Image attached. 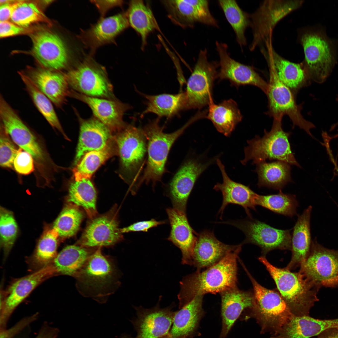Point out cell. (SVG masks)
Masks as SVG:
<instances>
[{
  "label": "cell",
  "instance_id": "14",
  "mask_svg": "<svg viewBox=\"0 0 338 338\" xmlns=\"http://www.w3.org/2000/svg\"><path fill=\"white\" fill-rule=\"evenodd\" d=\"M300 266L299 272L318 287L338 275V251L313 242L308 255Z\"/></svg>",
  "mask_w": 338,
  "mask_h": 338
},
{
  "label": "cell",
  "instance_id": "15",
  "mask_svg": "<svg viewBox=\"0 0 338 338\" xmlns=\"http://www.w3.org/2000/svg\"><path fill=\"white\" fill-rule=\"evenodd\" d=\"M0 116L1 124L13 141L37 161H43L44 154L35 137L2 95L0 97Z\"/></svg>",
  "mask_w": 338,
  "mask_h": 338
},
{
  "label": "cell",
  "instance_id": "12",
  "mask_svg": "<svg viewBox=\"0 0 338 338\" xmlns=\"http://www.w3.org/2000/svg\"><path fill=\"white\" fill-rule=\"evenodd\" d=\"M249 219L223 222L233 226L245 235L242 244L252 243L259 247L265 254L275 249L291 250V229L274 228L264 222Z\"/></svg>",
  "mask_w": 338,
  "mask_h": 338
},
{
  "label": "cell",
  "instance_id": "48",
  "mask_svg": "<svg viewBox=\"0 0 338 338\" xmlns=\"http://www.w3.org/2000/svg\"><path fill=\"white\" fill-rule=\"evenodd\" d=\"M1 130L0 165L3 167L12 168L18 150L5 135L6 132L1 124Z\"/></svg>",
  "mask_w": 338,
  "mask_h": 338
},
{
  "label": "cell",
  "instance_id": "13",
  "mask_svg": "<svg viewBox=\"0 0 338 338\" xmlns=\"http://www.w3.org/2000/svg\"><path fill=\"white\" fill-rule=\"evenodd\" d=\"M57 274L56 270L52 263L13 282L9 287L5 298L0 303L1 330L4 329L15 309L31 292L41 283Z\"/></svg>",
  "mask_w": 338,
  "mask_h": 338
},
{
  "label": "cell",
  "instance_id": "18",
  "mask_svg": "<svg viewBox=\"0 0 338 338\" xmlns=\"http://www.w3.org/2000/svg\"><path fill=\"white\" fill-rule=\"evenodd\" d=\"M137 317L133 323L137 332L134 338H167L172 324L175 311L159 305L151 309L137 308Z\"/></svg>",
  "mask_w": 338,
  "mask_h": 338
},
{
  "label": "cell",
  "instance_id": "8",
  "mask_svg": "<svg viewBox=\"0 0 338 338\" xmlns=\"http://www.w3.org/2000/svg\"><path fill=\"white\" fill-rule=\"evenodd\" d=\"M240 264L253 287L254 302L249 310L251 316L256 319L263 332L276 333L294 315L279 293L260 285L251 276L243 262Z\"/></svg>",
  "mask_w": 338,
  "mask_h": 338
},
{
  "label": "cell",
  "instance_id": "27",
  "mask_svg": "<svg viewBox=\"0 0 338 338\" xmlns=\"http://www.w3.org/2000/svg\"><path fill=\"white\" fill-rule=\"evenodd\" d=\"M221 299L222 327L220 338H225L233 324L245 309L250 310L254 302L253 293L238 287L220 293Z\"/></svg>",
  "mask_w": 338,
  "mask_h": 338
},
{
  "label": "cell",
  "instance_id": "7",
  "mask_svg": "<svg viewBox=\"0 0 338 338\" xmlns=\"http://www.w3.org/2000/svg\"><path fill=\"white\" fill-rule=\"evenodd\" d=\"M115 138L121 176L135 193L147 151L146 138L142 129L127 124L117 132Z\"/></svg>",
  "mask_w": 338,
  "mask_h": 338
},
{
  "label": "cell",
  "instance_id": "49",
  "mask_svg": "<svg viewBox=\"0 0 338 338\" xmlns=\"http://www.w3.org/2000/svg\"><path fill=\"white\" fill-rule=\"evenodd\" d=\"M20 148L14 159L13 167L16 171L22 175H28L34 170L32 156L27 152Z\"/></svg>",
  "mask_w": 338,
  "mask_h": 338
},
{
  "label": "cell",
  "instance_id": "19",
  "mask_svg": "<svg viewBox=\"0 0 338 338\" xmlns=\"http://www.w3.org/2000/svg\"><path fill=\"white\" fill-rule=\"evenodd\" d=\"M122 238L115 214L110 212L91 220L77 244L89 248L108 247Z\"/></svg>",
  "mask_w": 338,
  "mask_h": 338
},
{
  "label": "cell",
  "instance_id": "54",
  "mask_svg": "<svg viewBox=\"0 0 338 338\" xmlns=\"http://www.w3.org/2000/svg\"><path fill=\"white\" fill-rule=\"evenodd\" d=\"M92 2L102 15L105 14L108 10L112 7L121 5L123 3V1L120 0H95Z\"/></svg>",
  "mask_w": 338,
  "mask_h": 338
},
{
  "label": "cell",
  "instance_id": "44",
  "mask_svg": "<svg viewBox=\"0 0 338 338\" xmlns=\"http://www.w3.org/2000/svg\"><path fill=\"white\" fill-rule=\"evenodd\" d=\"M59 237L57 233L53 228L45 232L31 258L32 264L34 267L41 269L52 263L57 254Z\"/></svg>",
  "mask_w": 338,
  "mask_h": 338
},
{
  "label": "cell",
  "instance_id": "43",
  "mask_svg": "<svg viewBox=\"0 0 338 338\" xmlns=\"http://www.w3.org/2000/svg\"><path fill=\"white\" fill-rule=\"evenodd\" d=\"M218 3L235 33L237 43L241 46L245 45L244 33L249 24L247 15L235 0H220Z\"/></svg>",
  "mask_w": 338,
  "mask_h": 338
},
{
  "label": "cell",
  "instance_id": "40",
  "mask_svg": "<svg viewBox=\"0 0 338 338\" xmlns=\"http://www.w3.org/2000/svg\"><path fill=\"white\" fill-rule=\"evenodd\" d=\"M68 201L82 207L90 218L96 213V192L90 179L75 181L70 185Z\"/></svg>",
  "mask_w": 338,
  "mask_h": 338
},
{
  "label": "cell",
  "instance_id": "22",
  "mask_svg": "<svg viewBox=\"0 0 338 338\" xmlns=\"http://www.w3.org/2000/svg\"><path fill=\"white\" fill-rule=\"evenodd\" d=\"M24 73L57 107H60L70 90L65 73L45 68H30Z\"/></svg>",
  "mask_w": 338,
  "mask_h": 338
},
{
  "label": "cell",
  "instance_id": "55",
  "mask_svg": "<svg viewBox=\"0 0 338 338\" xmlns=\"http://www.w3.org/2000/svg\"><path fill=\"white\" fill-rule=\"evenodd\" d=\"M59 332L57 328L51 326L45 323L42 326L35 338H57Z\"/></svg>",
  "mask_w": 338,
  "mask_h": 338
},
{
  "label": "cell",
  "instance_id": "10",
  "mask_svg": "<svg viewBox=\"0 0 338 338\" xmlns=\"http://www.w3.org/2000/svg\"><path fill=\"white\" fill-rule=\"evenodd\" d=\"M69 86L85 95L115 100L105 69L88 59L65 73Z\"/></svg>",
  "mask_w": 338,
  "mask_h": 338
},
{
  "label": "cell",
  "instance_id": "2",
  "mask_svg": "<svg viewBox=\"0 0 338 338\" xmlns=\"http://www.w3.org/2000/svg\"><path fill=\"white\" fill-rule=\"evenodd\" d=\"M98 248L75 277L80 293L99 302L105 300L120 284L118 271L112 261Z\"/></svg>",
  "mask_w": 338,
  "mask_h": 338
},
{
  "label": "cell",
  "instance_id": "4",
  "mask_svg": "<svg viewBox=\"0 0 338 338\" xmlns=\"http://www.w3.org/2000/svg\"><path fill=\"white\" fill-rule=\"evenodd\" d=\"M195 116L185 125L174 132L165 133L159 125L160 118L150 121L142 129L147 141L148 158L143 174L137 182V190L144 182H151L153 185L160 181L165 172V165L173 144L192 122L198 119Z\"/></svg>",
  "mask_w": 338,
  "mask_h": 338
},
{
  "label": "cell",
  "instance_id": "25",
  "mask_svg": "<svg viewBox=\"0 0 338 338\" xmlns=\"http://www.w3.org/2000/svg\"><path fill=\"white\" fill-rule=\"evenodd\" d=\"M80 134L74 164L85 153L104 149L112 140L111 130L95 117L84 120L79 117Z\"/></svg>",
  "mask_w": 338,
  "mask_h": 338
},
{
  "label": "cell",
  "instance_id": "3",
  "mask_svg": "<svg viewBox=\"0 0 338 338\" xmlns=\"http://www.w3.org/2000/svg\"><path fill=\"white\" fill-rule=\"evenodd\" d=\"M265 266L276 284L279 293L292 314L308 315L318 300L314 285L300 272H292L286 268H279L271 264L264 256L259 258Z\"/></svg>",
  "mask_w": 338,
  "mask_h": 338
},
{
  "label": "cell",
  "instance_id": "28",
  "mask_svg": "<svg viewBox=\"0 0 338 338\" xmlns=\"http://www.w3.org/2000/svg\"><path fill=\"white\" fill-rule=\"evenodd\" d=\"M265 55L269 69L279 79L295 92L309 84L310 79L303 64L291 62L281 57L273 50L265 51Z\"/></svg>",
  "mask_w": 338,
  "mask_h": 338
},
{
  "label": "cell",
  "instance_id": "52",
  "mask_svg": "<svg viewBox=\"0 0 338 338\" xmlns=\"http://www.w3.org/2000/svg\"><path fill=\"white\" fill-rule=\"evenodd\" d=\"M27 29L8 21L0 23V37L5 38L26 32Z\"/></svg>",
  "mask_w": 338,
  "mask_h": 338
},
{
  "label": "cell",
  "instance_id": "39",
  "mask_svg": "<svg viewBox=\"0 0 338 338\" xmlns=\"http://www.w3.org/2000/svg\"><path fill=\"white\" fill-rule=\"evenodd\" d=\"M19 74L38 110L52 127L66 137L52 101L38 88L23 72H20Z\"/></svg>",
  "mask_w": 338,
  "mask_h": 338
},
{
  "label": "cell",
  "instance_id": "17",
  "mask_svg": "<svg viewBox=\"0 0 338 338\" xmlns=\"http://www.w3.org/2000/svg\"><path fill=\"white\" fill-rule=\"evenodd\" d=\"M216 46L219 58L218 78L221 80L228 79L232 85L237 86H255L266 94L268 83L252 67L232 59L228 52V47L226 44L217 41Z\"/></svg>",
  "mask_w": 338,
  "mask_h": 338
},
{
  "label": "cell",
  "instance_id": "47",
  "mask_svg": "<svg viewBox=\"0 0 338 338\" xmlns=\"http://www.w3.org/2000/svg\"><path fill=\"white\" fill-rule=\"evenodd\" d=\"M0 217L1 245L5 256H7L16 238L18 226L13 213L10 211L1 207Z\"/></svg>",
  "mask_w": 338,
  "mask_h": 338
},
{
  "label": "cell",
  "instance_id": "9",
  "mask_svg": "<svg viewBox=\"0 0 338 338\" xmlns=\"http://www.w3.org/2000/svg\"><path fill=\"white\" fill-rule=\"evenodd\" d=\"M218 67L216 61H208L206 49L200 51L184 92L185 110L201 109L213 102V86L218 78Z\"/></svg>",
  "mask_w": 338,
  "mask_h": 338
},
{
  "label": "cell",
  "instance_id": "34",
  "mask_svg": "<svg viewBox=\"0 0 338 338\" xmlns=\"http://www.w3.org/2000/svg\"><path fill=\"white\" fill-rule=\"evenodd\" d=\"M126 14L129 24L141 37L143 49L149 34L155 30L161 32L150 6L143 0H132Z\"/></svg>",
  "mask_w": 338,
  "mask_h": 338
},
{
  "label": "cell",
  "instance_id": "37",
  "mask_svg": "<svg viewBox=\"0 0 338 338\" xmlns=\"http://www.w3.org/2000/svg\"><path fill=\"white\" fill-rule=\"evenodd\" d=\"M141 94L146 100V107L142 112L141 117L147 114L152 113L160 118L162 117L170 118L177 115L181 110H185L184 92L175 94Z\"/></svg>",
  "mask_w": 338,
  "mask_h": 338
},
{
  "label": "cell",
  "instance_id": "5",
  "mask_svg": "<svg viewBox=\"0 0 338 338\" xmlns=\"http://www.w3.org/2000/svg\"><path fill=\"white\" fill-rule=\"evenodd\" d=\"M300 42L305 54L303 65L311 80L324 83L332 72L337 62V45L330 38L322 27L306 30Z\"/></svg>",
  "mask_w": 338,
  "mask_h": 338
},
{
  "label": "cell",
  "instance_id": "32",
  "mask_svg": "<svg viewBox=\"0 0 338 338\" xmlns=\"http://www.w3.org/2000/svg\"><path fill=\"white\" fill-rule=\"evenodd\" d=\"M312 207L309 206L298 218L293 228L291 238L292 256L286 267L289 270L300 265L310 249V219Z\"/></svg>",
  "mask_w": 338,
  "mask_h": 338
},
{
  "label": "cell",
  "instance_id": "1",
  "mask_svg": "<svg viewBox=\"0 0 338 338\" xmlns=\"http://www.w3.org/2000/svg\"><path fill=\"white\" fill-rule=\"evenodd\" d=\"M242 246L239 244L222 260L205 270H197L183 278L178 295L180 309L197 296L220 294L237 287V260Z\"/></svg>",
  "mask_w": 338,
  "mask_h": 338
},
{
  "label": "cell",
  "instance_id": "57",
  "mask_svg": "<svg viewBox=\"0 0 338 338\" xmlns=\"http://www.w3.org/2000/svg\"><path fill=\"white\" fill-rule=\"evenodd\" d=\"M316 338H338V328L327 330L319 335Z\"/></svg>",
  "mask_w": 338,
  "mask_h": 338
},
{
  "label": "cell",
  "instance_id": "42",
  "mask_svg": "<svg viewBox=\"0 0 338 338\" xmlns=\"http://www.w3.org/2000/svg\"><path fill=\"white\" fill-rule=\"evenodd\" d=\"M255 204L276 213L292 217L296 214L298 203L295 196L284 194L281 190L274 194L261 195L257 194Z\"/></svg>",
  "mask_w": 338,
  "mask_h": 338
},
{
  "label": "cell",
  "instance_id": "36",
  "mask_svg": "<svg viewBox=\"0 0 338 338\" xmlns=\"http://www.w3.org/2000/svg\"><path fill=\"white\" fill-rule=\"evenodd\" d=\"M94 251L77 244L67 246L57 254L52 264L58 274L75 278Z\"/></svg>",
  "mask_w": 338,
  "mask_h": 338
},
{
  "label": "cell",
  "instance_id": "45",
  "mask_svg": "<svg viewBox=\"0 0 338 338\" xmlns=\"http://www.w3.org/2000/svg\"><path fill=\"white\" fill-rule=\"evenodd\" d=\"M83 217L82 212L78 206H67L54 222L53 228L59 237L64 238L72 237L78 231Z\"/></svg>",
  "mask_w": 338,
  "mask_h": 338
},
{
  "label": "cell",
  "instance_id": "38",
  "mask_svg": "<svg viewBox=\"0 0 338 338\" xmlns=\"http://www.w3.org/2000/svg\"><path fill=\"white\" fill-rule=\"evenodd\" d=\"M256 165L255 172L258 175V185L279 190L292 181L290 164L277 161L271 162L265 161Z\"/></svg>",
  "mask_w": 338,
  "mask_h": 338
},
{
  "label": "cell",
  "instance_id": "33",
  "mask_svg": "<svg viewBox=\"0 0 338 338\" xmlns=\"http://www.w3.org/2000/svg\"><path fill=\"white\" fill-rule=\"evenodd\" d=\"M161 2L170 19L182 28L193 27L196 23L210 26L209 16L199 9L191 0H165Z\"/></svg>",
  "mask_w": 338,
  "mask_h": 338
},
{
  "label": "cell",
  "instance_id": "31",
  "mask_svg": "<svg viewBox=\"0 0 338 338\" xmlns=\"http://www.w3.org/2000/svg\"><path fill=\"white\" fill-rule=\"evenodd\" d=\"M203 297L196 296L179 310L175 311L172 325L167 338H188L195 335L204 313Z\"/></svg>",
  "mask_w": 338,
  "mask_h": 338
},
{
  "label": "cell",
  "instance_id": "26",
  "mask_svg": "<svg viewBox=\"0 0 338 338\" xmlns=\"http://www.w3.org/2000/svg\"><path fill=\"white\" fill-rule=\"evenodd\" d=\"M216 163L223 179L222 183H217L213 188L216 191H220L223 196V202L218 214L222 216L226 207L229 204H233L242 206L249 218H252L249 208L256 210L255 199L257 193L248 187L230 179L226 172L224 166L219 159H217Z\"/></svg>",
  "mask_w": 338,
  "mask_h": 338
},
{
  "label": "cell",
  "instance_id": "16",
  "mask_svg": "<svg viewBox=\"0 0 338 338\" xmlns=\"http://www.w3.org/2000/svg\"><path fill=\"white\" fill-rule=\"evenodd\" d=\"M30 36L33 54L45 68L59 71L66 66L67 51L59 37L46 30L38 31Z\"/></svg>",
  "mask_w": 338,
  "mask_h": 338
},
{
  "label": "cell",
  "instance_id": "20",
  "mask_svg": "<svg viewBox=\"0 0 338 338\" xmlns=\"http://www.w3.org/2000/svg\"><path fill=\"white\" fill-rule=\"evenodd\" d=\"M69 96L86 104L90 108L95 117L107 126L113 132H117L127 124L123 121L125 113L131 106L116 100L90 96L70 90Z\"/></svg>",
  "mask_w": 338,
  "mask_h": 338
},
{
  "label": "cell",
  "instance_id": "11",
  "mask_svg": "<svg viewBox=\"0 0 338 338\" xmlns=\"http://www.w3.org/2000/svg\"><path fill=\"white\" fill-rule=\"evenodd\" d=\"M269 80L266 95L268 100V114L273 119H282L287 115L293 123V127L298 126L312 138L310 130L315 128L312 122L306 120L301 114V107L295 100L291 90L278 78L274 72L269 69Z\"/></svg>",
  "mask_w": 338,
  "mask_h": 338
},
{
  "label": "cell",
  "instance_id": "6",
  "mask_svg": "<svg viewBox=\"0 0 338 338\" xmlns=\"http://www.w3.org/2000/svg\"><path fill=\"white\" fill-rule=\"evenodd\" d=\"M282 119H274L271 130H265L262 137L258 136L247 141L248 146L244 149V157L241 162L245 165L252 160L257 164L267 159L276 160L301 166L292 153L289 138L290 132H285L282 128Z\"/></svg>",
  "mask_w": 338,
  "mask_h": 338
},
{
  "label": "cell",
  "instance_id": "35",
  "mask_svg": "<svg viewBox=\"0 0 338 338\" xmlns=\"http://www.w3.org/2000/svg\"><path fill=\"white\" fill-rule=\"evenodd\" d=\"M206 117L212 122L218 131L227 136L230 135L242 118L237 103L231 99L218 104L213 102L210 104Z\"/></svg>",
  "mask_w": 338,
  "mask_h": 338
},
{
  "label": "cell",
  "instance_id": "21",
  "mask_svg": "<svg viewBox=\"0 0 338 338\" xmlns=\"http://www.w3.org/2000/svg\"><path fill=\"white\" fill-rule=\"evenodd\" d=\"M209 165L190 160L181 166L169 184L173 208L186 213L187 200L195 183Z\"/></svg>",
  "mask_w": 338,
  "mask_h": 338
},
{
  "label": "cell",
  "instance_id": "41",
  "mask_svg": "<svg viewBox=\"0 0 338 338\" xmlns=\"http://www.w3.org/2000/svg\"><path fill=\"white\" fill-rule=\"evenodd\" d=\"M114 142L111 141L103 149L89 152L73 170L75 181L90 179L93 174L116 151Z\"/></svg>",
  "mask_w": 338,
  "mask_h": 338
},
{
  "label": "cell",
  "instance_id": "30",
  "mask_svg": "<svg viewBox=\"0 0 338 338\" xmlns=\"http://www.w3.org/2000/svg\"><path fill=\"white\" fill-rule=\"evenodd\" d=\"M126 14L119 13L101 19L82 33L83 42L92 49L110 42L128 26Z\"/></svg>",
  "mask_w": 338,
  "mask_h": 338
},
{
  "label": "cell",
  "instance_id": "59",
  "mask_svg": "<svg viewBox=\"0 0 338 338\" xmlns=\"http://www.w3.org/2000/svg\"><path fill=\"white\" fill-rule=\"evenodd\" d=\"M337 99H337L338 100V97H337ZM337 126H338V122H337L335 124H334L333 125H332L331 126V127L330 129V131H331L333 130L334 129L335 127H337ZM337 131H338V130H337Z\"/></svg>",
  "mask_w": 338,
  "mask_h": 338
},
{
  "label": "cell",
  "instance_id": "50",
  "mask_svg": "<svg viewBox=\"0 0 338 338\" xmlns=\"http://www.w3.org/2000/svg\"><path fill=\"white\" fill-rule=\"evenodd\" d=\"M37 317V314H34L22 319L9 329L1 330L0 338H13L25 327L35 320Z\"/></svg>",
  "mask_w": 338,
  "mask_h": 338
},
{
  "label": "cell",
  "instance_id": "29",
  "mask_svg": "<svg viewBox=\"0 0 338 338\" xmlns=\"http://www.w3.org/2000/svg\"><path fill=\"white\" fill-rule=\"evenodd\" d=\"M338 328V319H315L308 315H293L271 338H310Z\"/></svg>",
  "mask_w": 338,
  "mask_h": 338
},
{
  "label": "cell",
  "instance_id": "56",
  "mask_svg": "<svg viewBox=\"0 0 338 338\" xmlns=\"http://www.w3.org/2000/svg\"><path fill=\"white\" fill-rule=\"evenodd\" d=\"M162 44L166 52L170 56L176 67L178 78V80L181 85H182L184 83H186V81L182 74L179 60L174 53L170 50L164 43H163Z\"/></svg>",
  "mask_w": 338,
  "mask_h": 338
},
{
  "label": "cell",
  "instance_id": "53",
  "mask_svg": "<svg viewBox=\"0 0 338 338\" xmlns=\"http://www.w3.org/2000/svg\"><path fill=\"white\" fill-rule=\"evenodd\" d=\"M19 0H0V22L8 21L11 19L13 12Z\"/></svg>",
  "mask_w": 338,
  "mask_h": 338
},
{
  "label": "cell",
  "instance_id": "46",
  "mask_svg": "<svg viewBox=\"0 0 338 338\" xmlns=\"http://www.w3.org/2000/svg\"><path fill=\"white\" fill-rule=\"evenodd\" d=\"M11 19L13 23L24 28L36 23H49L36 3L24 0L19 1L13 12Z\"/></svg>",
  "mask_w": 338,
  "mask_h": 338
},
{
  "label": "cell",
  "instance_id": "23",
  "mask_svg": "<svg viewBox=\"0 0 338 338\" xmlns=\"http://www.w3.org/2000/svg\"><path fill=\"white\" fill-rule=\"evenodd\" d=\"M239 245L224 243L218 240L213 232L203 231L197 235L193 251L192 265L197 271L207 269L219 262Z\"/></svg>",
  "mask_w": 338,
  "mask_h": 338
},
{
  "label": "cell",
  "instance_id": "58",
  "mask_svg": "<svg viewBox=\"0 0 338 338\" xmlns=\"http://www.w3.org/2000/svg\"><path fill=\"white\" fill-rule=\"evenodd\" d=\"M338 284V275L328 280L324 281L322 285L327 287H333Z\"/></svg>",
  "mask_w": 338,
  "mask_h": 338
},
{
  "label": "cell",
  "instance_id": "24",
  "mask_svg": "<svg viewBox=\"0 0 338 338\" xmlns=\"http://www.w3.org/2000/svg\"><path fill=\"white\" fill-rule=\"evenodd\" d=\"M166 211L171 227L167 239L181 250L182 264L192 265L193 251L197 234L189 224L186 213L174 208H167Z\"/></svg>",
  "mask_w": 338,
  "mask_h": 338
},
{
  "label": "cell",
  "instance_id": "51",
  "mask_svg": "<svg viewBox=\"0 0 338 338\" xmlns=\"http://www.w3.org/2000/svg\"><path fill=\"white\" fill-rule=\"evenodd\" d=\"M165 223L164 221H158L154 219H152L149 220L140 221L134 223L127 227L120 229V230L121 233L130 232H147L150 228L157 227L159 225Z\"/></svg>",
  "mask_w": 338,
  "mask_h": 338
}]
</instances>
